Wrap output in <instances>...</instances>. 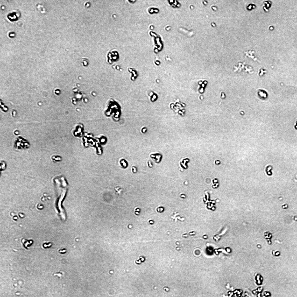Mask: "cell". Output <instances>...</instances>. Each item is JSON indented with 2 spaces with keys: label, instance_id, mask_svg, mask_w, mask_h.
I'll return each instance as SVG.
<instances>
[{
  "label": "cell",
  "instance_id": "2",
  "mask_svg": "<svg viewBox=\"0 0 297 297\" xmlns=\"http://www.w3.org/2000/svg\"><path fill=\"white\" fill-rule=\"evenodd\" d=\"M30 146V144L26 140L21 137H18L14 142V148L16 150L28 148Z\"/></svg>",
  "mask_w": 297,
  "mask_h": 297
},
{
  "label": "cell",
  "instance_id": "3",
  "mask_svg": "<svg viewBox=\"0 0 297 297\" xmlns=\"http://www.w3.org/2000/svg\"><path fill=\"white\" fill-rule=\"evenodd\" d=\"M150 157L156 163H159L162 158V155L159 153L151 154Z\"/></svg>",
  "mask_w": 297,
  "mask_h": 297
},
{
  "label": "cell",
  "instance_id": "4",
  "mask_svg": "<svg viewBox=\"0 0 297 297\" xmlns=\"http://www.w3.org/2000/svg\"><path fill=\"white\" fill-rule=\"evenodd\" d=\"M51 159L53 162L56 163L60 162L62 160L61 156L57 155H53L51 156Z\"/></svg>",
  "mask_w": 297,
  "mask_h": 297
},
{
  "label": "cell",
  "instance_id": "7",
  "mask_svg": "<svg viewBox=\"0 0 297 297\" xmlns=\"http://www.w3.org/2000/svg\"><path fill=\"white\" fill-rule=\"evenodd\" d=\"M54 275L55 276H57L58 277L61 278L63 277V274L62 272H59L58 273L54 274Z\"/></svg>",
  "mask_w": 297,
  "mask_h": 297
},
{
  "label": "cell",
  "instance_id": "8",
  "mask_svg": "<svg viewBox=\"0 0 297 297\" xmlns=\"http://www.w3.org/2000/svg\"><path fill=\"white\" fill-rule=\"evenodd\" d=\"M16 132H15H15H14V134L15 135H18V134H19V133H20L19 132V131H18V130H16Z\"/></svg>",
  "mask_w": 297,
  "mask_h": 297
},
{
  "label": "cell",
  "instance_id": "9",
  "mask_svg": "<svg viewBox=\"0 0 297 297\" xmlns=\"http://www.w3.org/2000/svg\"><path fill=\"white\" fill-rule=\"evenodd\" d=\"M66 252L65 250H63V251H62L61 250H60V253H62H62H64V252Z\"/></svg>",
  "mask_w": 297,
  "mask_h": 297
},
{
  "label": "cell",
  "instance_id": "6",
  "mask_svg": "<svg viewBox=\"0 0 297 297\" xmlns=\"http://www.w3.org/2000/svg\"><path fill=\"white\" fill-rule=\"evenodd\" d=\"M120 164L124 168H127L128 166V163L127 161L124 159H122L120 161Z\"/></svg>",
  "mask_w": 297,
  "mask_h": 297
},
{
  "label": "cell",
  "instance_id": "1",
  "mask_svg": "<svg viewBox=\"0 0 297 297\" xmlns=\"http://www.w3.org/2000/svg\"><path fill=\"white\" fill-rule=\"evenodd\" d=\"M53 180L59 195L57 199V207L62 218L63 220H65L66 219L65 214L61 207V204L66 194L67 190V184L64 177L62 176H57L55 177Z\"/></svg>",
  "mask_w": 297,
  "mask_h": 297
},
{
  "label": "cell",
  "instance_id": "11",
  "mask_svg": "<svg viewBox=\"0 0 297 297\" xmlns=\"http://www.w3.org/2000/svg\"><path fill=\"white\" fill-rule=\"evenodd\" d=\"M205 201H206L205 199H204Z\"/></svg>",
  "mask_w": 297,
  "mask_h": 297
},
{
  "label": "cell",
  "instance_id": "12",
  "mask_svg": "<svg viewBox=\"0 0 297 297\" xmlns=\"http://www.w3.org/2000/svg\"><path fill=\"white\" fill-rule=\"evenodd\" d=\"M214 209V208H213V209Z\"/></svg>",
  "mask_w": 297,
  "mask_h": 297
},
{
  "label": "cell",
  "instance_id": "10",
  "mask_svg": "<svg viewBox=\"0 0 297 297\" xmlns=\"http://www.w3.org/2000/svg\"><path fill=\"white\" fill-rule=\"evenodd\" d=\"M194 233H190V234H194Z\"/></svg>",
  "mask_w": 297,
  "mask_h": 297
},
{
  "label": "cell",
  "instance_id": "5",
  "mask_svg": "<svg viewBox=\"0 0 297 297\" xmlns=\"http://www.w3.org/2000/svg\"><path fill=\"white\" fill-rule=\"evenodd\" d=\"M7 167V164L5 161L3 160H1V161L0 166L1 171L5 170L6 169Z\"/></svg>",
  "mask_w": 297,
  "mask_h": 297
}]
</instances>
